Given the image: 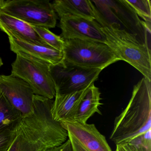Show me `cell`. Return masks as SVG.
I'll list each match as a JSON object with an SVG mask.
<instances>
[{"mask_svg": "<svg viewBox=\"0 0 151 151\" xmlns=\"http://www.w3.org/2000/svg\"><path fill=\"white\" fill-rule=\"evenodd\" d=\"M53 101L35 94L34 111L23 116L15 127V134L7 151H50L66 142L68 133L53 119Z\"/></svg>", "mask_w": 151, "mask_h": 151, "instance_id": "cell-1", "label": "cell"}, {"mask_svg": "<svg viewBox=\"0 0 151 151\" xmlns=\"http://www.w3.org/2000/svg\"><path fill=\"white\" fill-rule=\"evenodd\" d=\"M151 129V80L143 77L133 87L127 106L115 118L110 136L116 145L128 143Z\"/></svg>", "mask_w": 151, "mask_h": 151, "instance_id": "cell-2", "label": "cell"}, {"mask_svg": "<svg viewBox=\"0 0 151 151\" xmlns=\"http://www.w3.org/2000/svg\"><path fill=\"white\" fill-rule=\"evenodd\" d=\"M107 45L120 60L124 61L151 80V48L117 23L101 26Z\"/></svg>", "mask_w": 151, "mask_h": 151, "instance_id": "cell-3", "label": "cell"}, {"mask_svg": "<svg viewBox=\"0 0 151 151\" xmlns=\"http://www.w3.org/2000/svg\"><path fill=\"white\" fill-rule=\"evenodd\" d=\"M63 62L103 70L120 60L105 43L80 40H64Z\"/></svg>", "mask_w": 151, "mask_h": 151, "instance_id": "cell-4", "label": "cell"}, {"mask_svg": "<svg viewBox=\"0 0 151 151\" xmlns=\"http://www.w3.org/2000/svg\"><path fill=\"white\" fill-rule=\"evenodd\" d=\"M11 74L26 82L34 94L51 100L55 97V86L48 64L17 55Z\"/></svg>", "mask_w": 151, "mask_h": 151, "instance_id": "cell-5", "label": "cell"}, {"mask_svg": "<svg viewBox=\"0 0 151 151\" xmlns=\"http://www.w3.org/2000/svg\"><path fill=\"white\" fill-rule=\"evenodd\" d=\"M0 11L31 25L48 29L56 26L58 17L49 1L7 0Z\"/></svg>", "mask_w": 151, "mask_h": 151, "instance_id": "cell-6", "label": "cell"}, {"mask_svg": "<svg viewBox=\"0 0 151 151\" xmlns=\"http://www.w3.org/2000/svg\"><path fill=\"white\" fill-rule=\"evenodd\" d=\"M51 76L56 92L67 94L83 91L99 78L102 70L71 65L63 61L50 66Z\"/></svg>", "mask_w": 151, "mask_h": 151, "instance_id": "cell-7", "label": "cell"}, {"mask_svg": "<svg viewBox=\"0 0 151 151\" xmlns=\"http://www.w3.org/2000/svg\"><path fill=\"white\" fill-rule=\"evenodd\" d=\"M91 1L104 24L116 23V19L129 30V32L136 35L142 43L145 44V29L141 21L125 0Z\"/></svg>", "mask_w": 151, "mask_h": 151, "instance_id": "cell-8", "label": "cell"}, {"mask_svg": "<svg viewBox=\"0 0 151 151\" xmlns=\"http://www.w3.org/2000/svg\"><path fill=\"white\" fill-rule=\"evenodd\" d=\"M0 93L23 116L33 113L35 94L30 86L20 78L12 74L0 75Z\"/></svg>", "mask_w": 151, "mask_h": 151, "instance_id": "cell-9", "label": "cell"}, {"mask_svg": "<svg viewBox=\"0 0 151 151\" xmlns=\"http://www.w3.org/2000/svg\"><path fill=\"white\" fill-rule=\"evenodd\" d=\"M60 37L63 40L77 39L105 43L106 37L101 26L95 20L83 17H63L60 18Z\"/></svg>", "mask_w": 151, "mask_h": 151, "instance_id": "cell-10", "label": "cell"}, {"mask_svg": "<svg viewBox=\"0 0 151 151\" xmlns=\"http://www.w3.org/2000/svg\"><path fill=\"white\" fill-rule=\"evenodd\" d=\"M8 36L10 49L16 55L31 58L50 66L58 65L63 61V52L55 50L50 47L24 41L13 35Z\"/></svg>", "mask_w": 151, "mask_h": 151, "instance_id": "cell-11", "label": "cell"}, {"mask_svg": "<svg viewBox=\"0 0 151 151\" xmlns=\"http://www.w3.org/2000/svg\"><path fill=\"white\" fill-rule=\"evenodd\" d=\"M60 123L87 151H112L105 136L95 124L71 122Z\"/></svg>", "mask_w": 151, "mask_h": 151, "instance_id": "cell-12", "label": "cell"}, {"mask_svg": "<svg viewBox=\"0 0 151 151\" xmlns=\"http://www.w3.org/2000/svg\"><path fill=\"white\" fill-rule=\"evenodd\" d=\"M0 29L7 35H13L30 43L49 46L30 24L1 11Z\"/></svg>", "mask_w": 151, "mask_h": 151, "instance_id": "cell-13", "label": "cell"}, {"mask_svg": "<svg viewBox=\"0 0 151 151\" xmlns=\"http://www.w3.org/2000/svg\"><path fill=\"white\" fill-rule=\"evenodd\" d=\"M87 88L67 94L56 92L51 109L53 119L60 123L73 122L78 105Z\"/></svg>", "mask_w": 151, "mask_h": 151, "instance_id": "cell-14", "label": "cell"}, {"mask_svg": "<svg viewBox=\"0 0 151 151\" xmlns=\"http://www.w3.org/2000/svg\"><path fill=\"white\" fill-rule=\"evenodd\" d=\"M52 4L60 18L70 16L96 21V8L91 0H56Z\"/></svg>", "mask_w": 151, "mask_h": 151, "instance_id": "cell-15", "label": "cell"}, {"mask_svg": "<svg viewBox=\"0 0 151 151\" xmlns=\"http://www.w3.org/2000/svg\"><path fill=\"white\" fill-rule=\"evenodd\" d=\"M101 93L98 87L92 84L87 88L77 107L73 121L81 124L87 123V121L95 113L101 114L99 109Z\"/></svg>", "mask_w": 151, "mask_h": 151, "instance_id": "cell-16", "label": "cell"}, {"mask_svg": "<svg viewBox=\"0 0 151 151\" xmlns=\"http://www.w3.org/2000/svg\"><path fill=\"white\" fill-rule=\"evenodd\" d=\"M22 117V113L0 93V132L14 129Z\"/></svg>", "mask_w": 151, "mask_h": 151, "instance_id": "cell-17", "label": "cell"}, {"mask_svg": "<svg viewBox=\"0 0 151 151\" xmlns=\"http://www.w3.org/2000/svg\"><path fill=\"white\" fill-rule=\"evenodd\" d=\"M32 26L37 34L49 47L55 50L63 52L64 40L60 36L55 35L45 27Z\"/></svg>", "mask_w": 151, "mask_h": 151, "instance_id": "cell-18", "label": "cell"}, {"mask_svg": "<svg viewBox=\"0 0 151 151\" xmlns=\"http://www.w3.org/2000/svg\"><path fill=\"white\" fill-rule=\"evenodd\" d=\"M136 14L144 22H151V1L149 0H125Z\"/></svg>", "mask_w": 151, "mask_h": 151, "instance_id": "cell-19", "label": "cell"}, {"mask_svg": "<svg viewBox=\"0 0 151 151\" xmlns=\"http://www.w3.org/2000/svg\"><path fill=\"white\" fill-rule=\"evenodd\" d=\"M127 143L135 151H151V129Z\"/></svg>", "mask_w": 151, "mask_h": 151, "instance_id": "cell-20", "label": "cell"}, {"mask_svg": "<svg viewBox=\"0 0 151 151\" xmlns=\"http://www.w3.org/2000/svg\"><path fill=\"white\" fill-rule=\"evenodd\" d=\"M15 128L0 132V151H7L14 139Z\"/></svg>", "mask_w": 151, "mask_h": 151, "instance_id": "cell-21", "label": "cell"}, {"mask_svg": "<svg viewBox=\"0 0 151 151\" xmlns=\"http://www.w3.org/2000/svg\"><path fill=\"white\" fill-rule=\"evenodd\" d=\"M68 139L71 142L72 151H87L79 142L69 133Z\"/></svg>", "mask_w": 151, "mask_h": 151, "instance_id": "cell-22", "label": "cell"}, {"mask_svg": "<svg viewBox=\"0 0 151 151\" xmlns=\"http://www.w3.org/2000/svg\"><path fill=\"white\" fill-rule=\"evenodd\" d=\"M50 151H72L71 142L69 139L59 146L51 149Z\"/></svg>", "mask_w": 151, "mask_h": 151, "instance_id": "cell-23", "label": "cell"}, {"mask_svg": "<svg viewBox=\"0 0 151 151\" xmlns=\"http://www.w3.org/2000/svg\"><path fill=\"white\" fill-rule=\"evenodd\" d=\"M115 151H135L128 143H123L116 145Z\"/></svg>", "mask_w": 151, "mask_h": 151, "instance_id": "cell-24", "label": "cell"}, {"mask_svg": "<svg viewBox=\"0 0 151 151\" xmlns=\"http://www.w3.org/2000/svg\"><path fill=\"white\" fill-rule=\"evenodd\" d=\"M6 1H4V0H0V9L4 6Z\"/></svg>", "mask_w": 151, "mask_h": 151, "instance_id": "cell-25", "label": "cell"}, {"mask_svg": "<svg viewBox=\"0 0 151 151\" xmlns=\"http://www.w3.org/2000/svg\"><path fill=\"white\" fill-rule=\"evenodd\" d=\"M3 62H2V60L1 58H0V68L3 65Z\"/></svg>", "mask_w": 151, "mask_h": 151, "instance_id": "cell-26", "label": "cell"}]
</instances>
